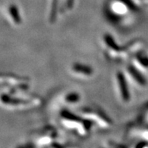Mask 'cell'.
<instances>
[{"label":"cell","instance_id":"1","mask_svg":"<svg viewBox=\"0 0 148 148\" xmlns=\"http://www.w3.org/2000/svg\"><path fill=\"white\" fill-rule=\"evenodd\" d=\"M59 117L60 125L80 137L88 135L93 125L88 119L81 115H76L67 110H63Z\"/></svg>","mask_w":148,"mask_h":148},{"label":"cell","instance_id":"2","mask_svg":"<svg viewBox=\"0 0 148 148\" xmlns=\"http://www.w3.org/2000/svg\"><path fill=\"white\" fill-rule=\"evenodd\" d=\"M80 115L88 119L92 125H95L102 129H110L113 125L110 117L100 108L96 107H83L80 110Z\"/></svg>","mask_w":148,"mask_h":148},{"label":"cell","instance_id":"3","mask_svg":"<svg viewBox=\"0 0 148 148\" xmlns=\"http://www.w3.org/2000/svg\"><path fill=\"white\" fill-rule=\"evenodd\" d=\"M134 6L127 0H113L108 5L107 13L115 20L129 17L131 12H134Z\"/></svg>","mask_w":148,"mask_h":148},{"label":"cell","instance_id":"4","mask_svg":"<svg viewBox=\"0 0 148 148\" xmlns=\"http://www.w3.org/2000/svg\"><path fill=\"white\" fill-rule=\"evenodd\" d=\"M58 138V134L56 129L53 127L47 126L33 137V143L35 144L36 147H54V144H56L55 147H58V141L56 142Z\"/></svg>","mask_w":148,"mask_h":148},{"label":"cell","instance_id":"5","mask_svg":"<svg viewBox=\"0 0 148 148\" xmlns=\"http://www.w3.org/2000/svg\"><path fill=\"white\" fill-rule=\"evenodd\" d=\"M116 83L121 100L124 103H129L131 100V93L129 88L128 78L124 73L118 71L116 73Z\"/></svg>","mask_w":148,"mask_h":148},{"label":"cell","instance_id":"6","mask_svg":"<svg viewBox=\"0 0 148 148\" xmlns=\"http://www.w3.org/2000/svg\"><path fill=\"white\" fill-rule=\"evenodd\" d=\"M70 73L77 78L88 79L94 75V69L90 65L83 63H73L70 67Z\"/></svg>","mask_w":148,"mask_h":148},{"label":"cell","instance_id":"7","mask_svg":"<svg viewBox=\"0 0 148 148\" xmlns=\"http://www.w3.org/2000/svg\"><path fill=\"white\" fill-rule=\"evenodd\" d=\"M125 74L127 78L132 80L138 86H144L146 85V79L142 76V74L140 73V70L137 68L133 64H129L126 66Z\"/></svg>","mask_w":148,"mask_h":148},{"label":"cell","instance_id":"8","mask_svg":"<svg viewBox=\"0 0 148 148\" xmlns=\"http://www.w3.org/2000/svg\"><path fill=\"white\" fill-rule=\"evenodd\" d=\"M133 64L138 70L140 68H141L142 70L148 69V55H146L144 51H138L134 55Z\"/></svg>","mask_w":148,"mask_h":148},{"label":"cell","instance_id":"9","mask_svg":"<svg viewBox=\"0 0 148 148\" xmlns=\"http://www.w3.org/2000/svg\"><path fill=\"white\" fill-rule=\"evenodd\" d=\"M81 95L77 92H70L64 97V101L67 104H76L80 101Z\"/></svg>","mask_w":148,"mask_h":148},{"label":"cell","instance_id":"10","mask_svg":"<svg viewBox=\"0 0 148 148\" xmlns=\"http://www.w3.org/2000/svg\"><path fill=\"white\" fill-rule=\"evenodd\" d=\"M9 13L10 16H11V18H12L13 22H14L15 24L19 25V24L21 23V16L20 14L19 10L18 9V8H17L16 6H12V7L9 8Z\"/></svg>","mask_w":148,"mask_h":148}]
</instances>
